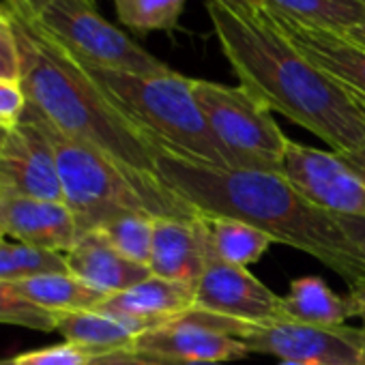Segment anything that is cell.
<instances>
[{"mask_svg": "<svg viewBox=\"0 0 365 365\" xmlns=\"http://www.w3.org/2000/svg\"><path fill=\"white\" fill-rule=\"evenodd\" d=\"M207 11L239 86L324 140L337 155L365 146V116L350 93L312 65L260 5L237 9L207 0Z\"/></svg>", "mask_w": 365, "mask_h": 365, "instance_id": "cell-1", "label": "cell"}, {"mask_svg": "<svg viewBox=\"0 0 365 365\" xmlns=\"http://www.w3.org/2000/svg\"><path fill=\"white\" fill-rule=\"evenodd\" d=\"M157 174L200 215L250 224L275 243L320 260L350 288L365 284V258L344 235L337 217L305 200L279 172L213 168L159 150Z\"/></svg>", "mask_w": 365, "mask_h": 365, "instance_id": "cell-2", "label": "cell"}, {"mask_svg": "<svg viewBox=\"0 0 365 365\" xmlns=\"http://www.w3.org/2000/svg\"><path fill=\"white\" fill-rule=\"evenodd\" d=\"M20 46V86L58 131L84 142L118 165L157 176L159 148L93 80L86 67L35 18L3 5Z\"/></svg>", "mask_w": 365, "mask_h": 365, "instance_id": "cell-3", "label": "cell"}, {"mask_svg": "<svg viewBox=\"0 0 365 365\" xmlns=\"http://www.w3.org/2000/svg\"><path fill=\"white\" fill-rule=\"evenodd\" d=\"M26 110L52 144L63 198L76 217L80 235L97 230L125 213L170 220H196L200 215L187 200L174 194L159 174L131 172L97 148L58 131L29 101Z\"/></svg>", "mask_w": 365, "mask_h": 365, "instance_id": "cell-4", "label": "cell"}, {"mask_svg": "<svg viewBox=\"0 0 365 365\" xmlns=\"http://www.w3.org/2000/svg\"><path fill=\"white\" fill-rule=\"evenodd\" d=\"M82 65L114 106L142 129L159 150L213 168H241L237 157L217 140L198 108L192 93V78L172 69L155 76H135Z\"/></svg>", "mask_w": 365, "mask_h": 365, "instance_id": "cell-5", "label": "cell"}, {"mask_svg": "<svg viewBox=\"0 0 365 365\" xmlns=\"http://www.w3.org/2000/svg\"><path fill=\"white\" fill-rule=\"evenodd\" d=\"M182 318L241 339L252 352L273 354L279 361H303L312 365H365V329L346 324H254L198 309Z\"/></svg>", "mask_w": 365, "mask_h": 365, "instance_id": "cell-6", "label": "cell"}, {"mask_svg": "<svg viewBox=\"0 0 365 365\" xmlns=\"http://www.w3.org/2000/svg\"><path fill=\"white\" fill-rule=\"evenodd\" d=\"M192 93L217 140L237 157L241 168L279 172L288 138L273 112L243 86L194 80Z\"/></svg>", "mask_w": 365, "mask_h": 365, "instance_id": "cell-7", "label": "cell"}, {"mask_svg": "<svg viewBox=\"0 0 365 365\" xmlns=\"http://www.w3.org/2000/svg\"><path fill=\"white\" fill-rule=\"evenodd\" d=\"M35 20L86 65L135 76H155L170 69L110 24L97 11L95 0H54Z\"/></svg>", "mask_w": 365, "mask_h": 365, "instance_id": "cell-8", "label": "cell"}, {"mask_svg": "<svg viewBox=\"0 0 365 365\" xmlns=\"http://www.w3.org/2000/svg\"><path fill=\"white\" fill-rule=\"evenodd\" d=\"M279 174L318 209L331 215L365 217V182L337 153L288 140Z\"/></svg>", "mask_w": 365, "mask_h": 365, "instance_id": "cell-9", "label": "cell"}, {"mask_svg": "<svg viewBox=\"0 0 365 365\" xmlns=\"http://www.w3.org/2000/svg\"><path fill=\"white\" fill-rule=\"evenodd\" d=\"M0 192L65 202L52 144L26 108L0 142Z\"/></svg>", "mask_w": 365, "mask_h": 365, "instance_id": "cell-10", "label": "cell"}, {"mask_svg": "<svg viewBox=\"0 0 365 365\" xmlns=\"http://www.w3.org/2000/svg\"><path fill=\"white\" fill-rule=\"evenodd\" d=\"M194 309L254 324L284 322L282 297L269 290L247 269L217 258L209 262L196 288Z\"/></svg>", "mask_w": 365, "mask_h": 365, "instance_id": "cell-11", "label": "cell"}, {"mask_svg": "<svg viewBox=\"0 0 365 365\" xmlns=\"http://www.w3.org/2000/svg\"><path fill=\"white\" fill-rule=\"evenodd\" d=\"M215 260L202 215L196 220H155L148 269L155 277L198 288L209 262Z\"/></svg>", "mask_w": 365, "mask_h": 365, "instance_id": "cell-12", "label": "cell"}, {"mask_svg": "<svg viewBox=\"0 0 365 365\" xmlns=\"http://www.w3.org/2000/svg\"><path fill=\"white\" fill-rule=\"evenodd\" d=\"M0 235L7 241L65 254L80 239L65 202L24 198L0 192Z\"/></svg>", "mask_w": 365, "mask_h": 365, "instance_id": "cell-13", "label": "cell"}, {"mask_svg": "<svg viewBox=\"0 0 365 365\" xmlns=\"http://www.w3.org/2000/svg\"><path fill=\"white\" fill-rule=\"evenodd\" d=\"M267 18L312 65L324 71L344 91L365 97V46L339 33L301 26L271 14H267Z\"/></svg>", "mask_w": 365, "mask_h": 365, "instance_id": "cell-14", "label": "cell"}, {"mask_svg": "<svg viewBox=\"0 0 365 365\" xmlns=\"http://www.w3.org/2000/svg\"><path fill=\"white\" fill-rule=\"evenodd\" d=\"M194 297L196 290L190 286L150 275L123 292L110 294L97 307V312L118 318L133 327L138 333H144L148 329L174 322L192 312Z\"/></svg>", "mask_w": 365, "mask_h": 365, "instance_id": "cell-15", "label": "cell"}, {"mask_svg": "<svg viewBox=\"0 0 365 365\" xmlns=\"http://www.w3.org/2000/svg\"><path fill=\"white\" fill-rule=\"evenodd\" d=\"M129 350H144L185 361L230 363L252 354V350L237 337L202 327L194 320L178 318L174 322L140 333Z\"/></svg>", "mask_w": 365, "mask_h": 365, "instance_id": "cell-16", "label": "cell"}, {"mask_svg": "<svg viewBox=\"0 0 365 365\" xmlns=\"http://www.w3.org/2000/svg\"><path fill=\"white\" fill-rule=\"evenodd\" d=\"M63 256L71 275L106 292L108 297L123 292L153 275L146 264H138L123 256L99 230L80 235L76 245Z\"/></svg>", "mask_w": 365, "mask_h": 365, "instance_id": "cell-17", "label": "cell"}, {"mask_svg": "<svg viewBox=\"0 0 365 365\" xmlns=\"http://www.w3.org/2000/svg\"><path fill=\"white\" fill-rule=\"evenodd\" d=\"M260 7L282 20L346 35L365 22L361 0H258Z\"/></svg>", "mask_w": 365, "mask_h": 365, "instance_id": "cell-18", "label": "cell"}, {"mask_svg": "<svg viewBox=\"0 0 365 365\" xmlns=\"http://www.w3.org/2000/svg\"><path fill=\"white\" fill-rule=\"evenodd\" d=\"M56 331L67 339V344L80 346L95 354L129 350L140 335L127 322L97 309L58 314Z\"/></svg>", "mask_w": 365, "mask_h": 365, "instance_id": "cell-19", "label": "cell"}, {"mask_svg": "<svg viewBox=\"0 0 365 365\" xmlns=\"http://www.w3.org/2000/svg\"><path fill=\"white\" fill-rule=\"evenodd\" d=\"M16 286L29 301L54 314L97 309L108 299L106 292L88 286L86 282L78 279L71 273L37 275V277L18 282Z\"/></svg>", "mask_w": 365, "mask_h": 365, "instance_id": "cell-20", "label": "cell"}, {"mask_svg": "<svg viewBox=\"0 0 365 365\" xmlns=\"http://www.w3.org/2000/svg\"><path fill=\"white\" fill-rule=\"evenodd\" d=\"M282 316L284 322L299 324H344L350 309L320 277H301L282 297Z\"/></svg>", "mask_w": 365, "mask_h": 365, "instance_id": "cell-21", "label": "cell"}, {"mask_svg": "<svg viewBox=\"0 0 365 365\" xmlns=\"http://www.w3.org/2000/svg\"><path fill=\"white\" fill-rule=\"evenodd\" d=\"M202 220L209 230L213 256L235 267L247 269V264L258 262L267 254V250L275 243L262 230L243 224L239 220L211 217V215H202Z\"/></svg>", "mask_w": 365, "mask_h": 365, "instance_id": "cell-22", "label": "cell"}, {"mask_svg": "<svg viewBox=\"0 0 365 365\" xmlns=\"http://www.w3.org/2000/svg\"><path fill=\"white\" fill-rule=\"evenodd\" d=\"M69 273L65 256L16 241H0V282L18 284L37 275Z\"/></svg>", "mask_w": 365, "mask_h": 365, "instance_id": "cell-23", "label": "cell"}, {"mask_svg": "<svg viewBox=\"0 0 365 365\" xmlns=\"http://www.w3.org/2000/svg\"><path fill=\"white\" fill-rule=\"evenodd\" d=\"M155 220L148 213H125L97 228L123 256L138 264L150 262Z\"/></svg>", "mask_w": 365, "mask_h": 365, "instance_id": "cell-24", "label": "cell"}, {"mask_svg": "<svg viewBox=\"0 0 365 365\" xmlns=\"http://www.w3.org/2000/svg\"><path fill=\"white\" fill-rule=\"evenodd\" d=\"M187 0H114L123 26L138 33H168L185 9Z\"/></svg>", "mask_w": 365, "mask_h": 365, "instance_id": "cell-25", "label": "cell"}, {"mask_svg": "<svg viewBox=\"0 0 365 365\" xmlns=\"http://www.w3.org/2000/svg\"><path fill=\"white\" fill-rule=\"evenodd\" d=\"M0 322L3 324H16L33 331H56L58 314L48 312L33 301H29L16 284L0 282Z\"/></svg>", "mask_w": 365, "mask_h": 365, "instance_id": "cell-26", "label": "cell"}, {"mask_svg": "<svg viewBox=\"0 0 365 365\" xmlns=\"http://www.w3.org/2000/svg\"><path fill=\"white\" fill-rule=\"evenodd\" d=\"M88 365H228V363H211V361H185L165 354L144 352V350H114L91 356Z\"/></svg>", "mask_w": 365, "mask_h": 365, "instance_id": "cell-27", "label": "cell"}, {"mask_svg": "<svg viewBox=\"0 0 365 365\" xmlns=\"http://www.w3.org/2000/svg\"><path fill=\"white\" fill-rule=\"evenodd\" d=\"M22 61H20V46L14 22L5 7H0V80L5 82H20Z\"/></svg>", "mask_w": 365, "mask_h": 365, "instance_id": "cell-28", "label": "cell"}, {"mask_svg": "<svg viewBox=\"0 0 365 365\" xmlns=\"http://www.w3.org/2000/svg\"><path fill=\"white\" fill-rule=\"evenodd\" d=\"M91 356H93V352L65 341L61 346L24 352V354L16 356V363L18 365H88Z\"/></svg>", "mask_w": 365, "mask_h": 365, "instance_id": "cell-29", "label": "cell"}, {"mask_svg": "<svg viewBox=\"0 0 365 365\" xmlns=\"http://www.w3.org/2000/svg\"><path fill=\"white\" fill-rule=\"evenodd\" d=\"M26 108V95L20 82L0 80V135L18 127Z\"/></svg>", "mask_w": 365, "mask_h": 365, "instance_id": "cell-30", "label": "cell"}, {"mask_svg": "<svg viewBox=\"0 0 365 365\" xmlns=\"http://www.w3.org/2000/svg\"><path fill=\"white\" fill-rule=\"evenodd\" d=\"M335 217L344 235L352 241V245L365 258V217H354V215H335Z\"/></svg>", "mask_w": 365, "mask_h": 365, "instance_id": "cell-31", "label": "cell"}, {"mask_svg": "<svg viewBox=\"0 0 365 365\" xmlns=\"http://www.w3.org/2000/svg\"><path fill=\"white\" fill-rule=\"evenodd\" d=\"M54 0H5V5L11 7V9H18L31 18H39L48 5H52Z\"/></svg>", "mask_w": 365, "mask_h": 365, "instance_id": "cell-32", "label": "cell"}, {"mask_svg": "<svg viewBox=\"0 0 365 365\" xmlns=\"http://www.w3.org/2000/svg\"><path fill=\"white\" fill-rule=\"evenodd\" d=\"M346 301H348L350 316H356L363 322V329H365V284L359 286V288H350V297Z\"/></svg>", "mask_w": 365, "mask_h": 365, "instance_id": "cell-33", "label": "cell"}, {"mask_svg": "<svg viewBox=\"0 0 365 365\" xmlns=\"http://www.w3.org/2000/svg\"><path fill=\"white\" fill-rule=\"evenodd\" d=\"M344 159V163L365 182V146L363 148H356V150H348V153H341L339 155Z\"/></svg>", "mask_w": 365, "mask_h": 365, "instance_id": "cell-34", "label": "cell"}, {"mask_svg": "<svg viewBox=\"0 0 365 365\" xmlns=\"http://www.w3.org/2000/svg\"><path fill=\"white\" fill-rule=\"evenodd\" d=\"M217 3H224V5H230V7H237V9H254V7L260 5L258 0H217Z\"/></svg>", "mask_w": 365, "mask_h": 365, "instance_id": "cell-35", "label": "cell"}, {"mask_svg": "<svg viewBox=\"0 0 365 365\" xmlns=\"http://www.w3.org/2000/svg\"><path fill=\"white\" fill-rule=\"evenodd\" d=\"M361 3H363V7H365V0H361ZM346 37L352 39V41H356V43H361V46H365V22H363L361 26L352 29L350 33H346Z\"/></svg>", "mask_w": 365, "mask_h": 365, "instance_id": "cell-36", "label": "cell"}, {"mask_svg": "<svg viewBox=\"0 0 365 365\" xmlns=\"http://www.w3.org/2000/svg\"><path fill=\"white\" fill-rule=\"evenodd\" d=\"M350 97L354 99V103L359 106V110H361V114L365 116V97H359V95H352V93H350Z\"/></svg>", "mask_w": 365, "mask_h": 365, "instance_id": "cell-37", "label": "cell"}, {"mask_svg": "<svg viewBox=\"0 0 365 365\" xmlns=\"http://www.w3.org/2000/svg\"><path fill=\"white\" fill-rule=\"evenodd\" d=\"M279 365H312V363H303V361H282Z\"/></svg>", "mask_w": 365, "mask_h": 365, "instance_id": "cell-38", "label": "cell"}, {"mask_svg": "<svg viewBox=\"0 0 365 365\" xmlns=\"http://www.w3.org/2000/svg\"><path fill=\"white\" fill-rule=\"evenodd\" d=\"M0 365H18V363H16V356H14V359H0Z\"/></svg>", "mask_w": 365, "mask_h": 365, "instance_id": "cell-39", "label": "cell"}, {"mask_svg": "<svg viewBox=\"0 0 365 365\" xmlns=\"http://www.w3.org/2000/svg\"><path fill=\"white\" fill-rule=\"evenodd\" d=\"M0 241H5V239H3V235H0Z\"/></svg>", "mask_w": 365, "mask_h": 365, "instance_id": "cell-40", "label": "cell"}, {"mask_svg": "<svg viewBox=\"0 0 365 365\" xmlns=\"http://www.w3.org/2000/svg\"><path fill=\"white\" fill-rule=\"evenodd\" d=\"M0 142H3V135H0Z\"/></svg>", "mask_w": 365, "mask_h": 365, "instance_id": "cell-41", "label": "cell"}]
</instances>
